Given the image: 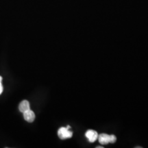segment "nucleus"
<instances>
[{
    "label": "nucleus",
    "instance_id": "obj_1",
    "mask_svg": "<svg viewBox=\"0 0 148 148\" xmlns=\"http://www.w3.org/2000/svg\"><path fill=\"white\" fill-rule=\"evenodd\" d=\"M58 135L59 138L62 140L66 139V138H71L73 133L69 130V129L66 127H60L58 131Z\"/></svg>",
    "mask_w": 148,
    "mask_h": 148
},
{
    "label": "nucleus",
    "instance_id": "obj_2",
    "mask_svg": "<svg viewBox=\"0 0 148 148\" xmlns=\"http://www.w3.org/2000/svg\"><path fill=\"white\" fill-rule=\"evenodd\" d=\"M23 114L24 119H25L26 121L29 122V123H32V122L34 121L35 114L32 110H30V109L25 111V112H23Z\"/></svg>",
    "mask_w": 148,
    "mask_h": 148
},
{
    "label": "nucleus",
    "instance_id": "obj_3",
    "mask_svg": "<svg viewBox=\"0 0 148 148\" xmlns=\"http://www.w3.org/2000/svg\"><path fill=\"white\" fill-rule=\"evenodd\" d=\"M85 135H86V138H88V141L90 142V143L95 142L98 138L97 132L95 130H88L87 132H86Z\"/></svg>",
    "mask_w": 148,
    "mask_h": 148
},
{
    "label": "nucleus",
    "instance_id": "obj_4",
    "mask_svg": "<svg viewBox=\"0 0 148 148\" xmlns=\"http://www.w3.org/2000/svg\"><path fill=\"white\" fill-rule=\"evenodd\" d=\"M98 139L99 142L101 145H106V144L110 143L109 140H110V135L106 134H101L98 136Z\"/></svg>",
    "mask_w": 148,
    "mask_h": 148
},
{
    "label": "nucleus",
    "instance_id": "obj_5",
    "mask_svg": "<svg viewBox=\"0 0 148 148\" xmlns=\"http://www.w3.org/2000/svg\"><path fill=\"white\" fill-rule=\"evenodd\" d=\"M18 109H19L20 112H21L22 113L26 111L29 109H30L29 107V103L28 101L27 100H23L22 101L21 103H19V106H18Z\"/></svg>",
    "mask_w": 148,
    "mask_h": 148
},
{
    "label": "nucleus",
    "instance_id": "obj_6",
    "mask_svg": "<svg viewBox=\"0 0 148 148\" xmlns=\"http://www.w3.org/2000/svg\"><path fill=\"white\" fill-rule=\"evenodd\" d=\"M116 138L114 135H113V134L110 135V140H109L110 143H114V142L116 141Z\"/></svg>",
    "mask_w": 148,
    "mask_h": 148
},
{
    "label": "nucleus",
    "instance_id": "obj_7",
    "mask_svg": "<svg viewBox=\"0 0 148 148\" xmlns=\"http://www.w3.org/2000/svg\"><path fill=\"white\" fill-rule=\"evenodd\" d=\"M1 81H2V77L0 76V95H1V94L2 93L3 89L2 84H1Z\"/></svg>",
    "mask_w": 148,
    "mask_h": 148
},
{
    "label": "nucleus",
    "instance_id": "obj_8",
    "mask_svg": "<svg viewBox=\"0 0 148 148\" xmlns=\"http://www.w3.org/2000/svg\"><path fill=\"white\" fill-rule=\"evenodd\" d=\"M97 148H103V147H101V146H97V147H96Z\"/></svg>",
    "mask_w": 148,
    "mask_h": 148
},
{
    "label": "nucleus",
    "instance_id": "obj_9",
    "mask_svg": "<svg viewBox=\"0 0 148 148\" xmlns=\"http://www.w3.org/2000/svg\"><path fill=\"white\" fill-rule=\"evenodd\" d=\"M70 127H70L69 125H67V126H66V128H68V129H69Z\"/></svg>",
    "mask_w": 148,
    "mask_h": 148
}]
</instances>
